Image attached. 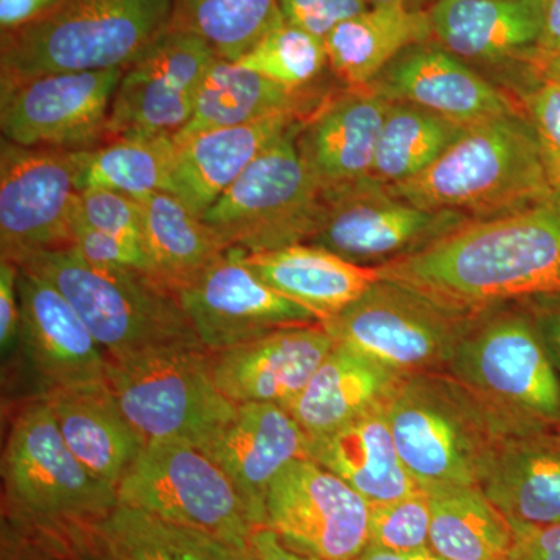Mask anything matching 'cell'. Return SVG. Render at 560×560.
Returning a JSON list of instances; mask_svg holds the SVG:
<instances>
[{
  "mask_svg": "<svg viewBox=\"0 0 560 560\" xmlns=\"http://www.w3.org/2000/svg\"><path fill=\"white\" fill-rule=\"evenodd\" d=\"M125 506L205 530L250 551L256 526L237 489L208 453L187 441L147 442L117 488Z\"/></svg>",
  "mask_w": 560,
  "mask_h": 560,
  "instance_id": "30bf717a",
  "label": "cell"
},
{
  "mask_svg": "<svg viewBox=\"0 0 560 560\" xmlns=\"http://www.w3.org/2000/svg\"><path fill=\"white\" fill-rule=\"evenodd\" d=\"M481 490L512 526L560 525V425L511 430Z\"/></svg>",
  "mask_w": 560,
  "mask_h": 560,
  "instance_id": "cb8c5ba5",
  "label": "cell"
},
{
  "mask_svg": "<svg viewBox=\"0 0 560 560\" xmlns=\"http://www.w3.org/2000/svg\"><path fill=\"white\" fill-rule=\"evenodd\" d=\"M305 117L280 113L265 119L217 128L178 140L167 194L202 217L276 140Z\"/></svg>",
  "mask_w": 560,
  "mask_h": 560,
  "instance_id": "d4e9b609",
  "label": "cell"
},
{
  "mask_svg": "<svg viewBox=\"0 0 560 560\" xmlns=\"http://www.w3.org/2000/svg\"><path fill=\"white\" fill-rule=\"evenodd\" d=\"M324 195L323 220L308 245L368 267L415 253L470 221L458 213L420 209L371 178Z\"/></svg>",
  "mask_w": 560,
  "mask_h": 560,
  "instance_id": "5bb4252c",
  "label": "cell"
},
{
  "mask_svg": "<svg viewBox=\"0 0 560 560\" xmlns=\"http://www.w3.org/2000/svg\"><path fill=\"white\" fill-rule=\"evenodd\" d=\"M242 254L228 250L176 290L202 348L220 352L285 327L319 323L307 308L267 285Z\"/></svg>",
  "mask_w": 560,
  "mask_h": 560,
  "instance_id": "e0dca14e",
  "label": "cell"
},
{
  "mask_svg": "<svg viewBox=\"0 0 560 560\" xmlns=\"http://www.w3.org/2000/svg\"><path fill=\"white\" fill-rule=\"evenodd\" d=\"M242 256L267 285L307 308L319 323L348 308L381 279L377 268L308 243Z\"/></svg>",
  "mask_w": 560,
  "mask_h": 560,
  "instance_id": "f1b7e54d",
  "label": "cell"
},
{
  "mask_svg": "<svg viewBox=\"0 0 560 560\" xmlns=\"http://www.w3.org/2000/svg\"><path fill=\"white\" fill-rule=\"evenodd\" d=\"M282 22L279 0H173L171 27L200 36L217 57L235 62Z\"/></svg>",
  "mask_w": 560,
  "mask_h": 560,
  "instance_id": "8d00e7d4",
  "label": "cell"
},
{
  "mask_svg": "<svg viewBox=\"0 0 560 560\" xmlns=\"http://www.w3.org/2000/svg\"><path fill=\"white\" fill-rule=\"evenodd\" d=\"M106 383L143 440H179L202 447L237 412L217 386L212 352L167 346L108 360Z\"/></svg>",
  "mask_w": 560,
  "mask_h": 560,
  "instance_id": "8992f818",
  "label": "cell"
},
{
  "mask_svg": "<svg viewBox=\"0 0 560 560\" xmlns=\"http://www.w3.org/2000/svg\"><path fill=\"white\" fill-rule=\"evenodd\" d=\"M301 121L268 147L202 213L201 219L228 248L267 253L308 243L318 231L326 195L298 150Z\"/></svg>",
  "mask_w": 560,
  "mask_h": 560,
  "instance_id": "ba28073f",
  "label": "cell"
},
{
  "mask_svg": "<svg viewBox=\"0 0 560 560\" xmlns=\"http://www.w3.org/2000/svg\"><path fill=\"white\" fill-rule=\"evenodd\" d=\"M21 342L43 394L105 388L108 359L54 283L20 268Z\"/></svg>",
  "mask_w": 560,
  "mask_h": 560,
  "instance_id": "ac0fdd59",
  "label": "cell"
},
{
  "mask_svg": "<svg viewBox=\"0 0 560 560\" xmlns=\"http://www.w3.org/2000/svg\"><path fill=\"white\" fill-rule=\"evenodd\" d=\"M18 267L65 294L108 360L167 346H202L178 296L149 272L95 267L73 246L40 250Z\"/></svg>",
  "mask_w": 560,
  "mask_h": 560,
  "instance_id": "5b68a950",
  "label": "cell"
},
{
  "mask_svg": "<svg viewBox=\"0 0 560 560\" xmlns=\"http://www.w3.org/2000/svg\"><path fill=\"white\" fill-rule=\"evenodd\" d=\"M375 268L381 279L459 315L482 316L511 301L560 296V187L515 212L467 221Z\"/></svg>",
  "mask_w": 560,
  "mask_h": 560,
  "instance_id": "6da1fadb",
  "label": "cell"
},
{
  "mask_svg": "<svg viewBox=\"0 0 560 560\" xmlns=\"http://www.w3.org/2000/svg\"><path fill=\"white\" fill-rule=\"evenodd\" d=\"M62 0H0L2 33L18 31L50 13Z\"/></svg>",
  "mask_w": 560,
  "mask_h": 560,
  "instance_id": "bcb514c9",
  "label": "cell"
},
{
  "mask_svg": "<svg viewBox=\"0 0 560 560\" xmlns=\"http://www.w3.org/2000/svg\"><path fill=\"white\" fill-rule=\"evenodd\" d=\"M404 378L366 353L335 342L287 411L308 440H315L361 415L386 407Z\"/></svg>",
  "mask_w": 560,
  "mask_h": 560,
  "instance_id": "484cf974",
  "label": "cell"
},
{
  "mask_svg": "<svg viewBox=\"0 0 560 560\" xmlns=\"http://www.w3.org/2000/svg\"><path fill=\"white\" fill-rule=\"evenodd\" d=\"M389 106L370 88H349L301 121L298 150L324 190L370 178Z\"/></svg>",
  "mask_w": 560,
  "mask_h": 560,
  "instance_id": "7402d4cb",
  "label": "cell"
},
{
  "mask_svg": "<svg viewBox=\"0 0 560 560\" xmlns=\"http://www.w3.org/2000/svg\"><path fill=\"white\" fill-rule=\"evenodd\" d=\"M433 35L467 60L499 61L537 46L539 0H438L430 11Z\"/></svg>",
  "mask_w": 560,
  "mask_h": 560,
  "instance_id": "f546056e",
  "label": "cell"
},
{
  "mask_svg": "<svg viewBox=\"0 0 560 560\" xmlns=\"http://www.w3.org/2000/svg\"><path fill=\"white\" fill-rule=\"evenodd\" d=\"M46 529L97 560H256L253 551L205 530L162 521L120 503L95 521Z\"/></svg>",
  "mask_w": 560,
  "mask_h": 560,
  "instance_id": "603a6c76",
  "label": "cell"
},
{
  "mask_svg": "<svg viewBox=\"0 0 560 560\" xmlns=\"http://www.w3.org/2000/svg\"><path fill=\"white\" fill-rule=\"evenodd\" d=\"M469 127L405 102H390L371 179L394 186L429 168Z\"/></svg>",
  "mask_w": 560,
  "mask_h": 560,
  "instance_id": "d590c367",
  "label": "cell"
},
{
  "mask_svg": "<svg viewBox=\"0 0 560 560\" xmlns=\"http://www.w3.org/2000/svg\"><path fill=\"white\" fill-rule=\"evenodd\" d=\"M430 528V499L423 489L393 503L371 506L370 544L386 550H429Z\"/></svg>",
  "mask_w": 560,
  "mask_h": 560,
  "instance_id": "f35d334b",
  "label": "cell"
},
{
  "mask_svg": "<svg viewBox=\"0 0 560 560\" xmlns=\"http://www.w3.org/2000/svg\"><path fill=\"white\" fill-rule=\"evenodd\" d=\"M73 217L94 230L143 248V217L140 202L119 191H80Z\"/></svg>",
  "mask_w": 560,
  "mask_h": 560,
  "instance_id": "ab89813d",
  "label": "cell"
},
{
  "mask_svg": "<svg viewBox=\"0 0 560 560\" xmlns=\"http://www.w3.org/2000/svg\"><path fill=\"white\" fill-rule=\"evenodd\" d=\"M235 62L283 86L305 90L329 65V55L326 40L285 21Z\"/></svg>",
  "mask_w": 560,
  "mask_h": 560,
  "instance_id": "74e56055",
  "label": "cell"
},
{
  "mask_svg": "<svg viewBox=\"0 0 560 560\" xmlns=\"http://www.w3.org/2000/svg\"><path fill=\"white\" fill-rule=\"evenodd\" d=\"M315 98L305 90L283 86L237 62L217 58L202 81L194 116L176 135L183 140L217 128L237 127L275 116L296 113L307 117Z\"/></svg>",
  "mask_w": 560,
  "mask_h": 560,
  "instance_id": "1f68e13d",
  "label": "cell"
},
{
  "mask_svg": "<svg viewBox=\"0 0 560 560\" xmlns=\"http://www.w3.org/2000/svg\"><path fill=\"white\" fill-rule=\"evenodd\" d=\"M482 316L453 313L399 283L378 279L348 308L319 324L338 345L410 377L447 371Z\"/></svg>",
  "mask_w": 560,
  "mask_h": 560,
  "instance_id": "8fae6325",
  "label": "cell"
},
{
  "mask_svg": "<svg viewBox=\"0 0 560 560\" xmlns=\"http://www.w3.org/2000/svg\"><path fill=\"white\" fill-rule=\"evenodd\" d=\"M529 121L539 140L541 160L555 189L560 187V83L545 79L525 95Z\"/></svg>",
  "mask_w": 560,
  "mask_h": 560,
  "instance_id": "60d3db41",
  "label": "cell"
},
{
  "mask_svg": "<svg viewBox=\"0 0 560 560\" xmlns=\"http://www.w3.org/2000/svg\"><path fill=\"white\" fill-rule=\"evenodd\" d=\"M540 35L537 50L541 54H560V0H539Z\"/></svg>",
  "mask_w": 560,
  "mask_h": 560,
  "instance_id": "c3c4849f",
  "label": "cell"
},
{
  "mask_svg": "<svg viewBox=\"0 0 560 560\" xmlns=\"http://www.w3.org/2000/svg\"><path fill=\"white\" fill-rule=\"evenodd\" d=\"M320 324L285 327L231 349L212 352L217 386L235 404L289 408L334 349Z\"/></svg>",
  "mask_w": 560,
  "mask_h": 560,
  "instance_id": "ffe728a7",
  "label": "cell"
},
{
  "mask_svg": "<svg viewBox=\"0 0 560 560\" xmlns=\"http://www.w3.org/2000/svg\"><path fill=\"white\" fill-rule=\"evenodd\" d=\"M279 5L289 24L323 39L340 22L368 9L364 0H279Z\"/></svg>",
  "mask_w": 560,
  "mask_h": 560,
  "instance_id": "7bdbcfd3",
  "label": "cell"
},
{
  "mask_svg": "<svg viewBox=\"0 0 560 560\" xmlns=\"http://www.w3.org/2000/svg\"><path fill=\"white\" fill-rule=\"evenodd\" d=\"M390 102L440 114L463 127L515 113L510 98L452 51L412 46L370 84Z\"/></svg>",
  "mask_w": 560,
  "mask_h": 560,
  "instance_id": "44dd1931",
  "label": "cell"
},
{
  "mask_svg": "<svg viewBox=\"0 0 560 560\" xmlns=\"http://www.w3.org/2000/svg\"><path fill=\"white\" fill-rule=\"evenodd\" d=\"M35 536L38 537L43 544L47 545V548L54 555L55 560H97L91 558V556L84 555L75 548L70 547V545L66 544L61 537H58L57 534L50 533V530L44 529H35Z\"/></svg>",
  "mask_w": 560,
  "mask_h": 560,
  "instance_id": "816d5d0a",
  "label": "cell"
},
{
  "mask_svg": "<svg viewBox=\"0 0 560 560\" xmlns=\"http://www.w3.org/2000/svg\"><path fill=\"white\" fill-rule=\"evenodd\" d=\"M537 62H539L541 77L560 83V54H541L539 51Z\"/></svg>",
  "mask_w": 560,
  "mask_h": 560,
  "instance_id": "f5cc1de1",
  "label": "cell"
},
{
  "mask_svg": "<svg viewBox=\"0 0 560 560\" xmlns=\"http://www.w3.org/2000/svg\"><path fill=\"white\" fill-rule=\"evenodd\" d=\"M514 528L510 560H560V525Z\"/></svg>",
  "mask_w": 560,
  "mask_h": 560,
  "instance_id": "f6af8a7d",
  "label": "cell"
},
{
  "mask_svg": "<svg viewBox=\"0 0 560 560\" xmlns=\"http://www.w3.org/2000/svg\"><path fill=\"white\" fill-rule=\"evenodd\" d=\"M311 440L285 408L241 404L234 418L201 451L228 475L256 528L265 526L267 497L276 477L296 459H308Z\"/></svg>",
  "mask_w": 560,
  "mask_h": 560,
  "instance_id": "d6986e66",
  "label": "cell"
},
{
  "mask_svg": "<svg viewBox=\"0 0 560 560\" xmlns=\"http://www.w3.org/2000/svg\"><path fill=\"white\" fill-rule=\"evenodd\" d=\"M265 526L291 550L320 560H355L370 544L371 504L312 459L272 481Z\"/></svg>",
  "mask_w": 560,
  "mask_h": 560,
  "instance_id": "9a60e30c",
  "label": "cell"
},
{
  "mask_svg": "<svg viewBox=\"0 0 560 560\" xmlns=\"http://www.w3.org/2000/svg\"><path fill=\"white\" fill-rule=\"evenodd\" d=\"M173 0H62L2 33L0 88L58 72L127 68L171 28Z\"/></svg>",
  "mask_w": 560,
  "mask_h": 560,
  "instance_id": "277c9868",
  "label": "cell"
},
{
  "mask_svg": "<svg viewBox=\"0 0 560 560\" xmlns=\"http://www.w3.org/2000/svg\"><path fill=\"white\" fill-rule=\"evenodd\" d=\"M423 490L430 499L431 551L445 560H510L514 528L481 488Z\"/></svg>",
  "mask_w": 560,
  "mask_h": 560,
  "instance_id": "836d02e7",
  "label": "cell"
},
{
  "mask_svg": "<svg viewBox=\"0 0 560 560\" xmlns=\"http://www.w3.org/2000/svg\"><path fill=\"white\" fill-rule=\"evenodd\" d=\"M79 151L0 142V259L72 246Z\"/></svg>",
  "mask_w": 560,
  "mask_h": 560,
  "instance_id": "4fadbf2b",
  "label": "cell"
},
{
  "mask_svg": "<svg viewBox=\"0 0 560 560\" xmlns=\"http://www.w3.org/2000/svg\"><path fill=\"white\" fill-rule=\"evenodd\" d=\"M385 411L401 463L422 489L481 488L504 436L521 429L448 372L405 377Z\"/></svg>",
  "mask_w": 560,
  "mask_h": 560,
  "instance_id": "3957f363",
  "label": "cell"
},
{
  "mask_svg": "<svg viewBox=\"0 0 560 560\" xmlns=\"http://www.w3.org/2000/svg\"><path fill=\"white\" fill-rule=\"evenodd\" d=\"M217 58L200 36L167 28L125 68L110 103L108 140L178 135L194 116L202 81Z\"/></svg>",
  "mask_w": 560,
  "mask_h": 560,
  "instance_id": "2e32d148",
  "label": "cell"
},
{
  "mask_svg": "<svg viewBox=\"0 0 560 560\" xmlns=\"http://www.w3.org/2000/svg\"><path fill=\"white\" fill-rule=\"evenodd\" d=\"M72 246L84 260L95 267L136 270L150 275V261L145 249L94 230L73 215Z\"/></svg>",
  "mask_w": 560,
  "mask_h": 560,
  "instance_id": "b9f144b4",
  "label": "cell"
},
{
  "mask_svg": "<svg viewBox=\"0 0 560 560\" xmlns=\"http://www.w3.org/2000/svg\"><path fill=\"white\" fill-rule=\"evenodd\" d=\"M125 68L58 72L0 88L2 138L32 149L94 150L108 140Z\"/></svg>",
  "mask_w": 560,
  "mask_h": 560,
  "instance_id": "7c38bea8",
  "label": "cell"
},
{
  "mask_svg": "<svg viewBox=\"0 0 560 560\" xmlns=\"http://www.w3.org/2000/svg\"><path fill=\"white\" fill-rule=\"evenodd\" d=\"M139 202L150 275L173 293L231 250L200 215L172 194L156 191Z\"/></svg>",
  "mask_w": 560,
  "mask_h": 560,
  "instance_id": "d6a6232c",
  "label": "cell"
},
{
  "mask_svg": "<svg viewBox=\"0 0 560 560\" xmlns=\"http://www.w3.org/2000/svg\"><path fill=\"white\" fill-rule=\"evenodd\" d=\"M308 459L341 478L371 506L393 503L422 489L401 463L385 407L311 440Z\"/></svg>",
  "mask_w": 560,
  "mask_h": 560,
  "instance_id": "83f0119b",
  "label": "cell"
},
{
  "mask_svg": "<svg viewBox=\"0 0 560 560\" xmlns=\"http://www.w3.org/2000/svg\"><path fill=\"white\" fill-rule=\"evenodd\" d=\"M20 267L13 260L0 259V346L9 355L21 340Z\"/></svg>",
  "mask_w": 560,
  "mask_h": 560,
  "instance_id": "ee69618b",
  "label": "cell"
},
{
  "mask_svg": "<svg viewBox=\"0 0 560 560\" xmlns=\"http://www.w3.org/2000/svg\"><path fill=\"white\" fill-rule=\"evenodd\" d=\"M178 140L173 135H127L79 151L77 189L119 191L143 200L167 191Z\"/></svg>",
  "mask_w": 560,
  "mask_h": 560,
  "instance_id": "e575fe53",
  "label": "cell"
},
{
  "mask_svg": "<svg viewBox=\"0 0 560 560\" xmlns=\"http://www.w3.org/2000/svg\"><path fill=\"white\" fill-rule=\"evenodd\" d=\"M3 518L25 526L95 521L119 504L62 440L43 397L14 419L2 455Z\"/></svg>",
  "mask_w": 560,
  "mask_h": 560,
  "instance_id": "52a82bcc",
  "label": "cell"
},
{
  "mask_svg": "<svg viewBox=\"0 0 560 560\" xmlns=\"http://www.w3.org/2000/svg\"><path fill=\"white\" fill-rule=\"evenodd\" d=\"M388 190L420 209L486 220L544 200L555 187L533 125L515 110L471 125L429 168Z\"/></svg>",
  "mask_w": 560,
  "mask_h": 560,
  "instance_id": "7a4b0ae2",
  "label": "cell"
},
{
  "mask_svg": "<svg viewBox=\"0 0 560 560\" xmlns=\"http://www.w3.org/2000/svg\"><path fill=\"white\" fill-rule=\"evenodd\" d=\"M370 7L390 5V3L407 2V0H364Z\"/></svg>",
  "mask_w": 560,
  "mask_h": 560,
  "instance_id": "db71d44e",
  "label": "cell"
},
{
  "mask_svg": "<svg viewBox=\"0 0 560 560\" xmlns=\"http://www.w3.org/2000/svg\"><path fill=\"white\" fill-rule=\"evenodd\" d=\"M431 35L430 14L399 2L361 11L340 22L324 40L338 79L349 88H368L400 54Z\"/></svg>",
  "mask_w": 560,
  "mask_h": 560,
  "instance_id": "4dcf8cb0",
  "label": "cell"
},
{
  "mask_svg": "<svg viewBox=\"0 0 560 560\" xmlns=\"http://www.w3.org/2000/svg\"><path fill=\"white\" fill-rule=\"evenodd\" d=\"M355 560H445L436 552L430 550L420 551H393L386 548L377 547V545L368 544L363 552Z\"/></svg>",
  "mask_w": 560,
  "mask_h": 560,
  "instance_id": "f907efd6",
  "label": "cell"
},
{
  "mask_svg": "<svg viewBox=\"0 0 560 560\" xmlns=\"http://www.w3.org/2000/svg\"><path fill=\"white\" fill-rule=\"evenodd\" d=\"M514 425H560V375L536 319L488 313L445 371Z\"/></svg>",
  "mask_w": 560,
  "mask_h": 560,
  "instance_id": "9c48e42d",
  "label": "cell"
},
{
  "mask_svg": "<svg viewBox=\"0 0 560 560\" xmlns=\"http://www.w3.org/2000/svg\"><path fill=\"white\" fill-rule=\"evenodd\" d=\"M250 551L256 560H320L291 550L275 530L260 526L250 536Z\"/></svg>",
  "mask_w": 560,
  "mask_h": 560,
  "instance_id": "7dc6e473",
  "label": "cell"
},
{
  "mask_svg": "<svg viewBox=\"0 0 560 560\" xmlns=\"http://www.w3.org/2000/svg\"><path fill=\"white\" fill-rule=\"evenodd\" d=\"M40 397L81 466L117 490L147 441L120 410L108 386L49 390Z\"/></svg>",
  "mask_w": 560,
  "mask_h": 560,
  "instance_id": "4316f807",
  "label": "cell"
},
{
  "mask_svg": "<svg viewBox=\"0 0 560 560\" xmlns=\"http://www.w3.org/2000/svg\"><path fill=\"white\" fill-rule=\"evenodd\" d=\"M536 324L539 327L541 340L550 353L556 370L560 372V308H552L537 316Z\"/></svg>",
  "mask_w": 560,
  "mask_h": 560,
  "instance_id": "681fc988",
  "label": "cell"
}]
</instances>
